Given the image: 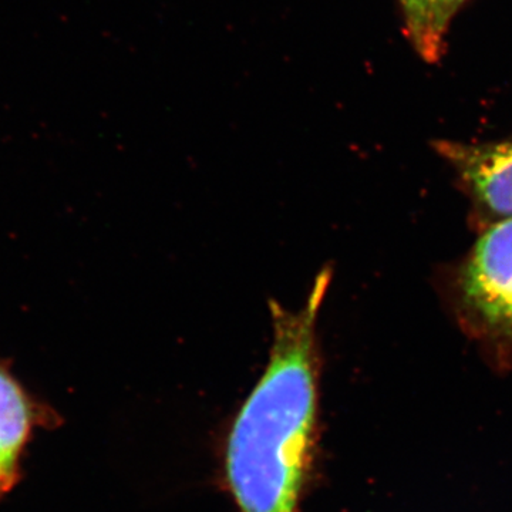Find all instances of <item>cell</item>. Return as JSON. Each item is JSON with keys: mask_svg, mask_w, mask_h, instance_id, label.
Wrapping results in <instances>:
<instances>
[{"mask_svg": "<svg viewBox=\"0 0 512 512\" xmlns=\"http://www.w3.org/2000/svg\"><path fill=\"white\" fill-rule=\"evenodd\" d=\"M56 423L55 410L35 399L0 359V498L19 483L23 453L35 430Z\"/></svg>", "mask_w": 512, "mask_h": 512, "instance_id": "3", "label": "cell"}, {"mask_svg": "<svg viewBox=\"0 0 512 512\" xmlns=\"http://www.w3.org/2000/svg\"><path fill=\"white\" fill-rule=\"evenodd\" d=\"M325 266L298 311L271 299L272 343L262 376L229 430L225 480L239 512H298L318 439V316Z\"/></svg>", "mask_w": 512, "mask_h": 512, "instance_id": "1", "label": "cell"}, {"mask_svg": "<svg viewBox=\"0 0 512 512\" xmlns=\"http://www.w3.org/2000/svg\"><path fill=\"white\" fill-rule=\"evenodd\" d=\"M436 148L483 210L501 221L512 218V140L495 144L441 141Z\"/></svg>", "mask_w": 512, "mask_h": 512, "instance_id": "4", "label": "cell"}, {"mask_svg": "<svg viewBox=\"0 0 512 512\" xmlns=\"http://www.w3.org/2000/svg\"><path fill=\"white\" fill-rule=\"evenodd\" d=\"M466 0H434V23L441 39L444 40L451 19Z\"/></svg>", "mask_w": 512, "mask_h": 512, "instance_id": "6", "label": "cell"}, {"mask_svg": "<svg viewBox=\"0 0 512 512\" xmlns=\"http://www.w3.org/2000/svg\"><path fill=\"white\" fill-rule=\"evenodd\" d=\"M399 3L414 49L423 59L436 62L443 56L444 40L434 23V0H399Z\"/></svg>", "mask_w": 512, "mask_h": 512, "instance_id": "5", "label": "cell"}, {"mask_svg": "<svg viewBox=\"0 0 512 512\" xmlns=\"http://www.w3.org/2000/svg\"><path fill=\"white\" fill-rule=\"evenodd\" d=\"M461 298L491 333L512 336V218L478 239L461 274Z\"/></svg>", "mask_w": 512, "mask_h": 512, "instance_id": "2", "label": "cell"}]
</instances>
